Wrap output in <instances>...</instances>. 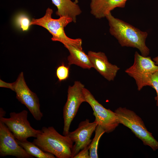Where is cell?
Instances as JSON below:
<instances>
[{"label": "cell", "mask_w": 158, "mask_h": 158, "mask_svg": "<svg viewBox=\"0 0 158 158\" xmlns=\"http://www.w3.org/2000/svg\"><path fill=\"white\" fill-rule=\"evenodd\" d=\"M13 86L16 98L26 106L36 120H41L43 115L40 109L39 98L26 85L23 72L13 83Z\"/></svg>", "instance_id": "cell-9"}, {"label": "cell", "mask_w": 158, "mask_h": 158, "mask_svg": "<svg viewBox=\"0 0 158 158\" xmlns=\"http://www.w3.org/2000/svg\"><path fill=\"white\" fill-rule=\"evenodd\" d=\"M6 114V112L2 108L0 109V118L4 117Z\"/></svg>", "instance_id": "cell-23"}, {"label": "cell", "mask_w": 158, "mask_h": 158, "mask_svg": "<svg viewBox=\"0 0 158 158\" xmlns=\"http://www.w3.org/2000/svg\"><path fill=\"white\" fill-rule=\"evenodd\" d=\"M69 68L63 63L59 66L56 70V76L59 81L61 82L67 79L69 75Z\"/></svg>", "instance_id": "cell-19"}, {"label": "cell", "mask_w": 158, "mask_h": 158, "mask_svg": "<svg viewBox=\"0 0 158 158\" xmlns=\"http://www.w3.org/2000/svg\"><path fill=\"white\" fill-rule=\"evenodd\" d=\"M0 87L9 88L14 91L13 83H9L5 82L1 79L0 80Z\"/></svg>", "instance_id": "cell-22"}, {"label": "cell", "mask_w": 158, "mask_h": 158, "mask_svg": "<svg viewBox=\"0 0 158 158\" xmlns=\"http://www.w3.org/2000/svg\"><path fill=\"white\" fill-rule=\"evenodd\" d=\"M33 142L57 158H71L73 142L68 136L61 135L52 126L43 127Z\"/></svg>", "instance_id": "cell-2"}, {"label": "cell", "mask_w": 158, "mask_h": 158, "mask_svg": "<svg viewBox=\"0 0 158 158\" xmlns=\"http://www.w3.org/2000/svg\"><path fill=\"white\" fill-rule=\"evenodd\" d=\"M157 71L158 66L150 57L143 56L135 51L133 65L126 69L125 72L134 79L138 90L140 91L145 86L152 87V76Z\"/></svg>", "instance_id": "cell-5"}, {"label": "cell", "mask_w": 158, "mask_h": 158, "mask_svg": "<svg viewBox=\"0 0 158 158\" xmlns=\"http://www.w3.org/2000/svg\"><path fill=\"white\" fill-rule=\"evenodd\" d=\"M53 13L52 9L48 8L43 17L38 19H32L31 25H37L44 28L52 35L51 40L52 41L60 42L64 47L70 44L82 49L81 39L71 38L65 33L64 28L69 23L73 22L72 19L67 16H62L57 19H54L51 17Z\"/></svg>", "instance_id": "cell-3"}, {"label": "cell", "mask_w": 158, "mask_h": 158, "mask_svg": "<svg viewBox=\"0 0 158 158\" xmlns=\"http://www.w3.org/2000/svg\"><path fill=\"white\" fill-rule=\"evenodd\" d=\"M18 144L29 155L37 158H55L56 157L51 153L43 151L33 142L27 140H19L16 139Z\"/></svg>", "instance_id": "cell-16"}, {"label": "cell", "mask_w": 158, "mask_h": 158, "mask_svg": "<svg viewBox=\"0 0 158 158\" xmlns=\"http://www.w3.org/2000/svg\"><path fill=\"white\" fill-rule=\"evenodd\" d=\"M119 124L127 127L142 142L154 151L158 149V141L146 128L142 119L133 111L125 107H119L114 112Z\"/></svg>", "instance_id": "cell-4"}, {"label": "cell", "mask_w": 158, "mask_h": 158, "mask_svg": "<svg viewBox=\"0 0 158 158\" xmlns=\"http://www.w3.org/2000/svg\"><path fill=\"white\" fill-rule=\"evenodd\" d=\"M128 0H91L90 13L95 18L106 17L116 7L123 8Z\"/></svg>", "instance_id": "cell-13"}, {"label": "cell", "mask_w": 158, "mask_h": 158, "mask_svg": "<svg viewBox=\"0 0 158 158\" xmlns=\"http://www.w3.org/2000/svg\"><path fill=\"white\" fill-rule=\"evenodd\" d=\"M31 21L28 16L24 13L18 14L15 19L16 25L23 31L28 30L31 25Z\"/></svg>", "instance_id": "cell-18"}, {"label": "cell", "mask_w": 158, "mask_h": 158, "mask_svg": "<svg viewBox=\"0 0 158 158\" xmlns=\"http://www.w3.org/2000/svg\"><path fill=\"white\" fill-rule=\"evenodd\" d=\"M90 144L80 151L73 158H90L89 149Z\"/></svg>", "instance_id": "cell-21"}, {"label": "cell", "mask_w": 158, "mask_h": 158, "mask_svg": "<svg viewBox=\"0 0 158 158\" xmlns=\"http://www.w3.org/2000/svg\"><path fill=\"white\" fill-rule=\"evenodd\" d=\"M155 64L158 66V56L153 58L152 59Z\"/></svg>", "instance_id": "cell-24"}, {"label": "cell", "mask_w": 158, "mask_h": 158, "mask_svg": "<svg viewBox=\"0 0 158 158\" xmlns=\"http://www.w3.org/2000/svg\"><path fill=\"white\" fill-rule=\"evenodd\" d=\"M12 156L18 158H32L17 142L7 126L0 121V156Z\"/></svg>", "instance_id": "cell-11"}, {"label": "cell", "mask_w": 158, "mask_h": 158, "mask_svg": "<svg viewBox=\"0 0 158 158\" xmlns=\"http://www.w3.org/2000/svg\"><path fill=\"white\" fill-rule=\"evenodd\" d=\"M52 3L57 8L56 14L59 17L67 16L71 18L74 23L76 17L80 14L81 10L77 4L78 1L73 2L71 0H51Z\"/></svg>", "instance_id": "cell-14"}, {"label": "cell", "mask_w": 158, "mask_h": 158, "mask_svg": "<svg viewBox=\"0 0 158 158\" xmlns=\"http://www.w3.org/2000/svg\"><path fill=\"white\" fill-rule=\"evenodd\" d=\"M83 92L86 100L91 107L95 117V121L102 126L107 133L113 131L118 126L119 123L115 112L104 107L98 102L90 92L83 88Z\"/></svg>", "instance_id": "cell-8"}, {"label": "cell", "mask_w": 158, "mask_h": 158, "mask_svg": "<svg viewBox=\"0 0 158 158\" xmlns=\"http://www.w3.org/2000/svg\"><path fill=\"white\" fill-rule=\"evenodd\" d=\"M28 116L26 110L18 113L11 112L9 118H0V121L7 126L16 139L24 140L30 137L36 138L41 132V130H36L31 126Z\"/></svg>", "instance_id": "cell-6"}, {"label": "cell", "mask_w": 158, "mask_h": 158, "mask_svg": "<svg viewBox=\"0 0 158 158\" xmlns=\"http://www.w3.org/2000/svg\"><path fill=\"white\" fill-rule=\"evenodd\" d=\"M65 47L69 52L67 57L69 66L74 64L83 68L89 69L93 68L88 55L85 53L82 49L70 44H68Z\"/></svg>", "instance_id": "cell-15"}, {"label": "cell", "mask_w": 158, "mask_h": 158, "mask_svg": "<svg viewBox=\"0 0 158 158\" xmlns=\"http://www.w3.org/2000/svg\"><path fill=\"white\" fill-rule=\"evenodd\" d=\"M84 85L80 81H75L73 85L69 86L67 98L63 109L64 126L63 134L67 135L70 125L75 116L79 107L86 100L83 92Z\"/></svg>", "instance_id": "cell-7"}, {"label": "cell", "mask_w": 158, "mask_h": 158, "mask_svg": "<svg viewBox=\"0 0 158 158\" xmlns=\"http://www.w3.org/2000/svg\"><path fill=\"white\" fill-rule=\"evenodd\" d=\"M151 82L152 87L155 90L157 93V96L155 97L156 105L158 107V71L154 73L152 75Z\"/></svg>", "instance_id": "cell-20"}, {"label": "cell", "mask_w": 158, "mask_h": 158, "mask_svg": "<svg viewBox=\"0 0 158 158\" xmlns=\"http://www.w3.org/2000/svg\"><path fill=\"white\" fill-rule=\"evenodd\" d=\"M95 135L90 144L89 154L90 158L98 157L97 150L99 140L102 135L106 132L101 126L97 125L95 130Z\"/></svg>", "instance_id": "cell-17"}, {"label": "cell", "mask_w": 158, "mask_h": 158, "mask_svg": "<svg viewBox=\"0 0 158 158\" xmlns=\"http://www.w3.org/2000/svg\"><path fill=\"white\" fill-rule=\"evenodd\" d=\"M87 55L93 68L108 81L114 80L119 68L109 62L105 54L103 52L90 51Z\"/></svg>", "instance_id": "cell-12"}, {"label": "cell", "mask_w": 158, "mask_h": 158, "mask_svg": "<svg viewBox=\"0 0 158 158\" xmlns=\"http://www.w3.org/2000/svg\"><path fill=\"white\" fill-rule=\"evenodd\" d=\"M105 17L108 21L110 34L118 40L122 47L136 48L140 51L141 55L148 56L150 49L145 44L148 35L147 32L142 31L132 25L115 18L111 12Z\"/></svg>", "instance_id": "cell-1"}, {"label": "cell", "mask_w": 158, "mask_h": 158, "mask_svg": "<svg viewBox=\"0 0 158 158\" xmlns=\"http://www.w3.org/2000/svg\"><path fill=\"white\" fill-rule=\"evenodd\" d=\"M98 125L95 121L90 122L88 119L81 122L78 128L67 135L73 142L71 150L72 157H73L81 150L90 144L91 138Z\"/></svg>", "instance_id": "cell-10"}]
</instances>
